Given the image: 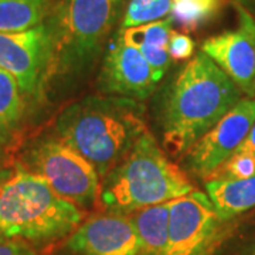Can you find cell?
<instances>
[{
	"label": "cell",
	"instance_id": "obj_1",
	"mask_svg": "<svg viewBox=\"0 0 255 255\" xmlns=\"http://www.w3.org/2000/svg\"><path fill=\"white\" fill-rule=\"evenodd\" d=\"M244 98L227 74L203 51L176 78L163 114V143L184 153Z\"/></svg>",
	"mask_w": 255,
	"mask_h": 255
},
{
	"label": "cell",
	"instance_id": "obj_2",
	"mask_svg": "<svg viewBox=\"0 0 255 255\" xmlns=\"http://www.w3.org/2000/svg\"><path fill=\"white\" fill-rule=\"evenodd\" d=\"M145 132L142 108L122 97L84 100L58 122L60 139L87 159L100 177L110 173Z\"/></svg>",
	"mask_w": 255,
	"mask_h": 255
},
{
	"label": "cell",
	"instance_id": "obj_3",
	"mask_svg": "<svg viewBox=\"0 0 255 255\" xmlns=\"http://www.w3.org/2000/svg\"><path fill=\"white\" fill-rule=\"evenodd\" d=\"M193 190L186 173L164 155L146 130L108 173L101 199L115 213H132L176 200Z\"/></svg>",
	"mask_w": 255,
	"mask_h": 255
},
{
	"label": "cell",
	"instance_id": "obj_4",
	"mask_svg": "<svg viewBox=\"0 0 255 255\" xmlns=\"http://www.w3.org/2000/svg\"><path fill=\"white\" fill-rule=\"evenodd\" d=\"M82 213L37 173L18 170L0 187V238L44 241L70 234Z\"/></svg>",
	"mask_w": 255,
	"mask_h": 255
},
{
	"label": "cell",
	"instance_id": "obj_5",
	"mask_svg": "<svg viewBox=\"0 0 255 255\" xmlns=\"http://www.w3.org/2000/svg\"><path fill=\"white\" fill-rule=\"evenodd\" d=\"M121 0H60L51 23V54L61 67L94 57L115 24Z\"/></svg>",
	"mask_w": 255,
	"mask_h": 255
},
{
	"label": "cell",
	"instance_id": "obj_6",
	"mask_svg": "<svg viewBox=\"0 0 255 255\" xmlns=\"http://www.w3.org/2000/svg\"><path fill=\"white\" fill-rule=\"evenodd\" d=\"M34 173L65 200L88 206L100 191V174L87 159L65 145L61 139H51L33 152Z\"/></svg>",
	"mask_w": 255,
	"mask_h": 255
},
{
	"label": "cell",
	"instance_id": "obj_7",
	"mask_svg": "<svg viewBox=\"0 0 255 255\" xmlns=\"http://www.w3.org/2000/svg\"><path fill=\"white\" fill-rule=\"evenodd\" d=\"M255 124V98H243L187 150L193 173L210 179L244 142Z\"/></svg>",
	"mask_w": 255,
	"mask_h": 255
},
{
	"label": "cell",
	"instance_id": "obj_8",
	"mask_svg": "<svg viewBox=\"0 0 255 255\" xmlns=\"http://www.w3.org/2000/svg\"><path fill=\"white\" fill-rule=\"evenodd\" d=\"M221 223L209 196L201 191L172 200L166 255H204Z\"/></svg>",
	"mask_w": 255,
	"mask_h": 255
},
{
	"label": "cell",
	"instance_id": "obj_9",
	"mask_svg": "<svg viewBox=\"0 0 255 255\" xmlns=\"http://www.w3.org/2000/svg\"><path fill=\"white\" fill-rule=\"evenodd\" d=\"M236 7L237 27L209 37L201 51L227 74L246 98H255V17Z\"/></svg>",
	"mask_w": 255,
	"mask_h": 255
},
{
	"label": "cell",
	"instance_id": "obj_10",
	"mask_svg": "<svg viewBox=\"0 0 255 255\" xmlns=\"http://www.w3.org/2000/svg\"><path fill=\"white\" fill-rule=\"evenodd\" d=\"M50 54V34L41 24L21 33H0V70L11 74L21 91H34Z\"/></svg>",
	"mask_w": 255,
	"mask_h": 255
},
{
	"label": "cell",
	"instance_id": "obj_11",
	"mask_svg": "<svg viewBox=\"0 0 255 255\" xmlns=\"http://www.w3.org/2000/svg\"><path fill=\"white\" fill-rule=\"evenodd\" d=\"M100 78L104 91L129 100L149 97L159 82L143 55L128 46L121 36L105 57Z\"/></svg>",
	"mask_w": 255,
	"mask_h": 255
},
{
	"label": "cell",
	"instance_id": "obj_12",
	"mask_svg": "<svg viewBox=\"0 0 255 255\" xmlns=\"http://www.w3.org/2000/svg\"><path fill=\"white\" fill-rule=\"evenodd\" d=\"M68 248L81 255H139L140 240L132 219L108 214L81 224L70 238Z\"/></svg>",
	"mask_w": 255,
	"mask_h": 255
},
{
	"label": "cell",
	"instance_id": "obj_13",
	"mask_svg": "<svg viewBox=\"0 0 255 255\" xmlns=\"http://www.w3.org/2000/svg\"><path fill=\"white\" fill-rule=\"evenodd\" d=\"M173 31L172 17L146 23L135 27L124 28L119 34L128 46L136 48L152 67L157 81L163 78L170 64L169 40Z\"/></svg>",
	"mask_w": 255,
	"mask_h": 255
},
{
	"label": "cell",
	"instance_id": "obj_14",
	"mask_svg": "<svg viewBox=\"0 0 255 255\" xmlns=\"http://www.w3.org/2000/svg\"><path fill=\"white\" fill-rule=\"evenodd\" d=\"M206 190L221 221H228L255 207V176L247 179L214 177Z\"/></svg>",
	"mask_w": 255,
	"mask_h": 255
},
{
	"label": "cell",
	"instance_id": "obj_15",
	"mask_svg": "<svg viewBox=\"0 0 255 255\" xmlns=\"http://www.w3.org/2000/svg\"><path fill=\"white\" fill-rule=\"evenodd\" d=\"M170 201L137 210L132 217L142 255H166L169 241Z\"/></svg>",
	"mask_w": 255,
	"mask_h": 255
},
{
	"label": "cell",
	"instance_id": "obj_16",
	"mask_svg": "<svg viewBox=\"0 0 255 255\" xmlns=\"http://www.w3.org/2000/svg\"><path fill=\"white\" fill-rule=\"evenodd\" d=\"M43 0H0V33H21L40 26Z\"/></svg>",
	"mask_w": 255,
	"mask_h": 255
},
{
	"label": "cell",
	"instance_id": "obj_17",
	"mask_svg": "<svg viewBox=\"0 0 255 255\" xmlns=\"http://www.w3.org/2000/svg\"><path fill=\"white\" fill-rule=\"evenodd\" d=\"M227 0H172L170 17L186 31L197 30L216 18Z\"/></svg>",
	"mask_w": 255,
	"mask_h": 255
},
{
	"label": "cell",
	"instance_id": "obj_18",
	"mask_svg": "<svg viewBox=\"0 0 255 255\" xmlns=\"http://www.w3.org/2000/svg\"><path fill=\"white\" fill-rule=\"evenodd\" d=\"M172 0H130L128 3L122 27L129 28L170 17Z\"/></svg>",
	"mask_w": 255,
	"mask_h": 255
},
{
	"label": "cell",
	"instance_id": "obj_19",
	"mask_svg": "<svg viewBox=\"0 0 255 255\" xmlns=\"http://www.w3.org/2000/svg\"><path fill=\"white\" fill-rule=\"evenodd\" d=\"M23 98L17 80L0 70V130L13 125L21 115Z\"/></svg>",
	"mask_w": 255,
	"mask_h": 255
},
{
	"label": "cell",
	"instance_id": "obj_20",
	"mask_svg": "<svg viewBox=\"0 0 255 255\" xmlns=\"http://www.w3.org/2000/svg\"><path fill=\"white\" fill-rule=\"evenodd\" d=\"M253 176H255V156L248 152H244V150H237L224 163V166L219 172L210 179H214V177L247 179V177H253Z\"/></svg>",
	"mask_w": 255,
	"mask_h": 255
},
{
	"label": "cell",
	"instance_id": "obj_21",
	"mask_svg": "<svg viewBox=\"0 0 255 255\" xmlns=\"http://www.w3.org/2000/svg\"><path fill=\"white\" fill-rule=\"evenodd\" d=\"M194 53V41L184 33L172 31L169 40V54L173 60H187Z\"/></svg>",
	"mask_w": 255,
	"mask_h": 255
},
{
	"label": "cell",
	"instance_id": "obj_22",
	"mask_svg": "<svg viewBox=\"0 0 255 255\" xmlns=\"http://www.w3.org/2000/svg\"><path fill=\"white\" fill-rule=\"evenodd\" d=\"M0 255H36V253L24 241L0 238Z\"/></svg>",
	"mask_w": 255,
	"mask_h": 255
},
{
	"label": "cell",
	"instance_id": "obj_23",
	"mask_svg": "<svg viewBox=\"0 0 255 255\" xmlns=\"http://www.w3.org/2000/svg\"><path fill=\"white\" fill-rule=\"evenodd\" d=\"M237 150H244V152H248V153L255 156V124L250 129V132H248V135L244 139V142L241 143V146L238 147Z\"/></svg>",
	"mask_w": 255,
	"mask_h": 255
},
{
	"label": "cell",
	"instance_id": "obj_24",
	"mask_svg": "<svg viewBox=\"0 0 255 255\" xmlns=\"http://www.w3.org/2000/svg\"><path fill=\"white\" fill-rule=\"evenodd\" d=\"M236 6L238 7H243L247 10L253 17H255V0H234Z\"/></svg>",
	"mask_w": 255,
	"mask_h": 255
},
{
	"label": "cell",
	"instance_id": "obj_25",
	"mask_svg": "<svg viewBox=\"0 0 255 255\" xmlns=\"http://www.w3.org/2000/svg\"><path fill=\"white\" fill-rule=\"evenodd\" d=\"M7 179H9V177H7V174L3 173V172H0V187H1V184L6 182Z\"/></svg>",
	"mask_w": 255,
	"mask_h": 255
},
{
	"label": "cell",
	"instance_id": "obj_26",
	"mask_svg": "<svg viewBox=\"0 0 255 255\" xmlns=\"http://www.w3.org/2000/svg\"><path fill=\"white\" fill-rule=\"evenodd\" d=\"M251 255H255V248H254V251H253V254H251Z\"/></svg>",
	"mask_w": 255,
	"mask_h": 255
}]
</instances>
